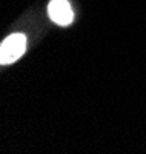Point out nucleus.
<instances>
[{"label":"nucleus","instance_id":"1","mask_svg":"<svg viewBox=\"0 0 146 154\" xmlns=\"http://www.w3.org/2000/svg\"><path fill=\"white\" fill-rule=\"evenodd\" d=\"M26 49V37L23 34H12L6 37L0 46V63L9 65L19 60Z\"/></svg>","mask_w":146,"mask_h":154},{"label":"nucleus","instance_id":"2","mask_svg":"<svg viewBox=\"0 0 146 154\" xmlns=\"http://www.w3.org/2000/svg\"><path fill=\"white\" fill-rule=\"evenodd\" d=\"M48 16L60 26H68L74 20V12L68 0H51L48 5Z\"/></svg>","mask_w":146,"mask_h":154}]
</instances>
